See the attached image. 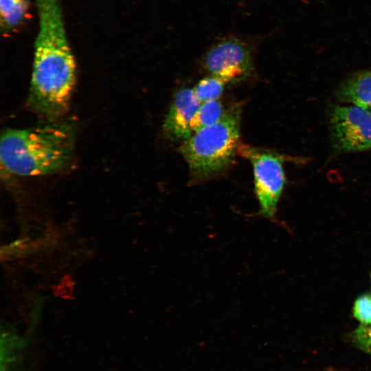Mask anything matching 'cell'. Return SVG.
Returning a JSON list of instances; mask_svg holds the SVG:
<instances>
[{"mask_svg":"<svg viewBox=\"0 0 371 371\" xmlns=\"http://www.w3.org/2000/svg\"><path fill=\"white\" fill-rule=\"evenodd\" d=\"M240 110L233 108L182 142L179 151L188 164L192 183L214 178L229 166L240 145Z\"/></svg>","mask_w":371,"mask_h":371,"instance_id":"obj_3","label":"cell"},{"mask_svg":"<svg viewBox=\"0 0 371 371\" xmlns=\"http://www.w3.org/2000/svg\"><path fill=\"white\" fill-rule=\"evenodd\" d=\"M341 100L371 111V72L361 71L349 78L339 91Z\"/></svg>","mask_w":371,"mask_h":371,"instance_id":"obj_8","label":"cell"},{"mask_svg":"<svg viewBox=\"0 0 371 371\" xmlns=\"http://www.w3.org/2000/svg\"><path fill=\"white\" fill-rule=\"evenodd\" d=\"M76 128L73 122L60 118L45 120L26 128H6L1 135V164L19 176L60 172L73 157Z\"/></svg>","mask_w":371,"mask_h":371,"instance_id":"obj_2","label":"cell"},{"mask_svg":"<svg viewBox=\"0 0 371 371\" xmlns=\"http://www.w3.org/2000/svg\"><path fill=\"white\" fill-rule=\"evenodd\" d=\"M237 153L252 164L254 190L259 204L256 216L273 220L285 184L282 160L268 150L246 144H240Z\"/></svg>","mask_w":371,"mask_h":371,"instance_id":"obj_4","label":"cell"},{"mask_svg":"<svg viewBox=\"0 0 371 371\" xmlns=\"http://www.w3.org/2000/svg\"><path fill=\"white\" fill-rule=\"evenodd\" d=\"M225 111L223 104L218 100L201 102L191 121L192 131L195 133L216 123L221 119Z\"/></svg>","mask_w":371,"mask_h":371,"instance_id":"obj_10","label":"cell"},{"mask_svg":"<svg viewBox=\"0 0 371 371\" xmlns=\"http://www.w3.org/2000/svg\"><path fill=\"white\" fill-rule=\"evenodd\" d=\"M353 315L361 324L371 322V295H363L355 302Z\"/></svg>","mask_w":371,"mask_h":371,"instance_id":"obj_13","label":"cell"},{"mask_svg":"<svg viewBox=\"0 0 371 371\" xmlns=\"http://www.w3.org/2000/svg\"><path fill=\"white\" fill-rule=\"evenodd\" d=\"M36 6L39 27L27 106L45 120H56L69 108L76 84V65L59 0H36Z\"/></svg>","mask_w":371,"mask_h":371,"instance_id":"obj_1","label":"cell"},{"mask_svg":"<svg viewBox=\"0 0 371 371\" xmlns=\"http://www.w3.org/2000/svg\"><path fill=\"white\" fill-rule=\"evenodd\" d=\"M352 339L359 348L371 355V322L361 324L353 331Z\"/></svg>","mask_w":371,"mask_h":371,"instance_id":"obj_12","label":"cell"},{"mask_svg":"<svg viewBox=\"0 0 371 371\" xmlns=\"http://www.w3.org/2000/svg\"><path fill=\"white\" fill-rule=\"evenodd\" d=\"M331 131L337 149L357 152L371 149V111L355 105L336 106Z\"/></svg>","mask_w":371,"mask_h":371,"instance_id":"obj_6","label":"cell"},{"mask_svg":"<svg viewBox=\"0 0 371 371\" xmlns=\"http://www.w3.org/2000/svg\"><path fill=\"white\" fill-rule=\"evenodd\" d=\"M252 45L235 36L223 38L212 45L203 58V65L212 76L225 82L243 80L254 71Z\"/></svg>","mask_w":371,"mask_h":371,"instance_id":"obj_5","label":"cell"},{"mask_svg":"<svg viewBox=\"0 0 371 371\" xmlns=\"http://www.w3.org/2000/svg\"><path fill=\"white\" fill-rule=\"evenodd\" d=\"M226 82L221 78L212 76L202 79L194 89L201 102L218 100L221 95Z\"/></svg>","mask_w":371,"mask_h":371,"instance_id":"obj_11","label":"cell"},{"mask_svg":"<svg viewBox=\"0 0 371 371\" xmlns=\"http://www.w3.org/2000/svg\"><path fill=\"white\" fill-rule=\"evenodd\" d=\"M29 0H0L2 29L11 30L20 25L27 16Z\"/></svg>","mask_w":371,"mask_h":371,"instance_id":"obj_9","label":"cell"},{"mask_svg":"<svg viewBox=\"0 0 371 371\" xmlns=\"http://www.w3.org/2000/svg\"><path fill=\"white\" fill-rule=\"evenodd\" d=\"M201 102L194 89H182L175 95L163 123V132L171 141L184 142L192 135L191 121Z\"/></svg>","mask_w":371,"mask_h":371,"instance_id":"obj_7","label":"cell"}]
</instances>
